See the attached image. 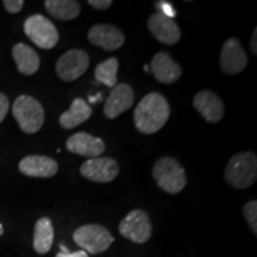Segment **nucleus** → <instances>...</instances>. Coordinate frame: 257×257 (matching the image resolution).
<instances>
[{
  "label": "nucleus",
  "mask_w": 257,
  "mask_h": 257,
  "mask_svg": "<svg viewBox=\"0 0 257 257\" xmlns=\"http://www.w3.org/2000/svg\"><path fill=\"white\" fill-rule=\"evenodd\" d=\"M170 107L160 93H149L138 102L134 112L135 126L141 134L153 135L165 126L169 119Z\"/></svg>",
  "instance_id": "nucleus-1"
},
{
  "label": "nucleus",
  "mask_w": 257,
  "mask_h": 257,
  "mask_svg": "<svg viewBox=\"0 0 257 257\" xmlns=\"http://www.w3.org/2000/svg\"><path fill=\"white\" fill-rule=\"evenodd\" d=\"M225 181L232 188L245 189L257 179V156L252 152H242L231 157L224 172Z\"/></svg>",
  "instance_id": "nucleus-2"
},
{
  "label": "nucleus",
  "mask_w": 257,
  "mask_h": 257,
  "mask_svg": "<svg viewBox=\"0 0 257 257\" xmlns=\"http://www.w3.org/2000/svg\"><path fill=\"white\" fill-rule=\"evenodd\" d=\"M153 178L159 187L169 194H178L187 184L186 172L175 159L161 157L153 168Z\"/></svg>",
  "instance_id": "nucleus-3"
},
{
  "label": "nucleus",
  "mask_w": 257,
  "mask_h": 257,
  "mask_svg": "<svg viewBox=\"0 0 257 257\" xmlns=\"http://www.w3.org/2000/svg\"><path fill=\"white\" fill-rule=\"evenodd\" d=\"M15 119L25 134H36L44 124V110L41 102L30 95H19L12 106Z\"/></svg>",
  "instance_id": "nucleus-4"
},
{
  "label": "nucleus",
  "mask_w": 257,
  "mask_h": 257,
  "mask_svg": "<svg viewBox=\"0 0 257 257\" xmlns=\"http://www.w3.org/2000/svg\"><path fill=\"white\" fill-rule=\"evenodd\" d=\"M73 239L81 250L91 255L106 251L114 240L110 231L99 224L82 225L73 233Z\"/></svg>",
  "instance_id": "nucleus-5"
},
{
  "label": "nucleus",
  "mask_w": 257,
  "mask_h": 257,
  "mask_svg": "<svg viewBox=\"0 0 257 257\" xmlns=\"http://www.w3.org/2000/svg\"><path fill=\"white\" fill-rule=\"evenodd\" d=\"M23 28L29 40L41 49H53L59 42V32L55 25L42 15L28 17Z\"/></svg>",
  "instance_id": "nucleus-6"
},
{
  "label": "nucleus",
  "mask_w": 257,
  "mask_h": 257,
  "mask_svg": "<svg viewBox=\"0 0 257 257\" xmlns=\"http://www.w3.org/2000/svg\"><path fill=\"white\" fill-rule=\"evenodd\" d=\"M118 230L124 238L137 244L147 243L153 233L152 221L143 210L128 212L118 225Z\"/></svg>",
  "instance_id": "nucleus-7"
},
{
  "label": "nucleus",
  "mask_w": 257,
  "mask_h": 257,
  "mask_svg": "<svg viewBox=\"0 0 257 257\" xmlns=\"http://www.w3.org/2000/svg\"><path fill=\"white\" fill-rule=\"evenodd\" d=\"M89 67V56L81 49H72L57 60L55 69L57 76L66 82L75 81Z\"/></svg>",
  "instance_id": "nucleus-8"
},
{
  "label": "nucleus",
  "mask_w": 257,
  "mask_h": 257,
  "mask_svg": "<svg viewBox=\"0 0 257 257\" xmlns=\"http://www.w3.org/2000/svg\"><path fill=\"white\" fill-rule=\"evenodd\" d=\"M80 174L92 182L108 184L119 174V165L111 157H95L82 163Z\"/></svg>",
  "instance_id": "nucleus-9"
},
{
  "label": "nucleus",
  "mask_w": 257,
  "mask_h": 257,
  "mask_svg": "<svg viewBox=\"0 0 257 257\" xmlns=\"http://www.w3.org/2000/svg\"><path fill=\"white\" fill-rule=\"evenodd\" d=\"M220 70L227 75H237L248 66V57L237 38H229L221 47Z\"/></svg>",
  "instance_id": "nucleus-10"
},
{
  "label": "nucleus",
  "mask_w": 257,
  "mask_h": 257,
  "mask_svg": "<svg viewBox=\"0 0 257 257\" xmlns=\"http://www.w3.org/2000/svg\"><path fill=\"white\" fill-rule=\"evenodd\" d=\"M193 106L205 120L211 124L219 123L224 118L225 108L221 99L210 89L197 93L193 99Z\"/></svg>",
  "instance_id": "nucleus-11"
},
{
  "label": "nucleus",
  "mask_w": 257,
  "mask_h": 257,
  "mask_svg": "<svg viewBox=\"0 0 257 257\" xmlns=\"http://www.w3.org/2000/svg\"><path fill=\"white\" fill-rule=\"evenodd\" d=\"M88 41L106 51H114L124 44V34L112 24H95L89 29Z\"/></svg>",
  "instance_id": "nucleus-12"
},
{
  "label": "nucleus",
  "mask_w": 257,
  "mask_h": 257,
  "mask_svg": "<svg viewBox=\"0 0 257 257\" xmlns=\"http://www.w3.org/2000/svg\"><path fill=\"white\" fill-rule=\"evenodd\" d=\"M147 25L155 40L166 46L176 44L181 37V31H180L178 24L173 19L160 14V12L150 16Z\"/></svg>",
  "instance_id": "nucleus-13"
},
{
  "label": "nucleus",
  "mask_w": 257,
  "mask_h": 257,
  "mask_svg": "<svg viewBox=\"0 0 257 257\" xmlns=\"http://www.w3.org/2000/svg\"><path fill=\"white\" fill-rule=\"evenodd\" d=\"M135 101V93L127 83L115 85L105 102L104 114L107 119H115L121 113L131 108Z\"/></svg>",
  "instance_id": "nucleus-14"
},
{
  "label": "nucleus",
  "mask_w": 257,
  "mask_h": 257,
  "mask_svg": "<svg viewBox=\"0 0 257 257\" xmlns=\"http://www.w3.org/2000/svg\"><path fill=\"white\" fill-rule=\"evenodd\" d=\"M66 148L72 154L95 159L105 152V143L101 138L87 133H76L67 140Z\"/></svg>",
  "instance_id": "nucleus-15"
},
{
  "label": "nucleus",
  "mask_w": 257,
  "mask_h": 257,
  "mask_svg": "<svg viewBox=\"0 0 257 257\" xmlns=\"http://www.w3.org/2000/svg\"><path fill=\"white\" fill-rule=\"evenodd\" d=\"M19 170L22 174L30 178H53L59 170V165L55 160L48 156L30 155L24 157L19 162Z\"/></svg>",
  "instance_id": "nucleus-16"
},
{
  "label": "nucleus",
  "mask_w": 257,
  "mask_h": 257,
  "mask_svg": "<svg viewBox=\"0 0 257 257\" xmlns=\"http://www.w3.org/2000/svg\"><path fill=\"white\" fill-rule=\"evenodd\" d=\"M150 68L157 81L167 85L178 81L182 74L181 67L165 51L155 54L150 63Z\"/></svg>",
  "instance_id": "nucleus-17"
},
{
  "label": "nucleus",
  "mask_w": 257,
  "mask_h": 257,
  "mask_svg": "<svg viewBox=\"0 0 257 257\" xmlns=\"http://www.w3.org/2000/svg\"><path fill=\"white\" fill-rule=\"evenodd\" d=\"M12 57H14L18 72L23 75H34L40 69V56L28 44H16L12 48Z\"/></svg>",
  "instance_id": "nucleus-18"
},
{
  "label": "nucleus",
  "mask_w": 257,
  "mask_h": 257,
  "mask_svg": "<svg viewBox=\"0 0 257 257\" xmlns=\"http://www.w3.org/2000/svg\"><path fill=\"white\" fill-rule=\"evenodd\" d=\"M92 115V108L81 98L74 99L69 110L60 115V125L66 130H70L85 123Z\"/></svg>",
  "instance_id": "nucleus-19"
},
{
  "label": "nucleus",
  "mask_w": 257,
  "mask_h": 257,
  "mask_svg": "<svg viewBox=\"0 0 257 257\" xmlns=\"http://www.w3.org/2000/svg\"><path fill=\"white\" fill-rule=\"evenodd\" d=\"M54 242V226L50 218L43 217L35 224L34 230V249L40 255L49 252Z\"/></svg>",
  "instance_id": "nucleus-20"
},
{
  "label": "nucleus",
  "mask_w": 257,
  "mask_h": 257,
  "mask_svg": "<svg viewBox=\"0 0 257 257\" xmlns=\"http://www.w3.org/2000/svg\"><path fill=\"white\" fill-rule=\"evenodd\" d=\"M46 10L57 21H73L78 18L81 6L75 0H46Z\"/></svg>",
  "instance_id": "nucleus-21"
},
{
  "label": "nucleus",
  "mask_w": 257,
  "mask_h": 257,
  "mask_svg": "<svg viewBox=\"0 0 257 257\" xmlns=\"http://www.w3.org/2000/svg\"><path fill=\"white\" fill-rule=\"evenodd\" d=\"M119 62L115 57H110L100 62L94 69V76L96 81L104 83L107 87L113 88L117 85V73Z\"/></svg>",
  "instance_id": "nucleus-22"
},
{
  "label": "nucleus",
  "mask_w": 257,
  "mask_h": 257,
  "mask_svg": "<svg viewBox=\"0 0 257 257\" xmlns=\"http://www.w3.org/2000/svg\"><path fill=\"white\" fill-rule=\"evenodd\" d=\"M243 214L248 221L250 229L253 233H257V201L251 200L246 202L243 207Z\"/></svg>",
  "instance_id": "nucleus-23"
},
{
  "label": "nucleus",
  "mask_w": 257,
  "mask_h": 257,
  "mask_svg": "<svg viewBox=\"0 0 257 257\" xmlns=\"http://www.w3.org/2000/svg\"><path fill=\"white\" fill-rule=\"evenodd\" d=\"M3 4H4V8L9 14L16 15L22 11L24 6V2L23 0H4Z\"/></svg>",
  "instance_id": "nucleus-24"
},
{
  "label": "nucleus",
  "mask_w": 257,
  "mask_h": 257,
  "mask_svg": "<svg viewBox=\"0 0 257 257\" xmlns=\"http://www.w3.org/2000/svg\"><path fill=\"white\" fill-rule=\"evenodd\" d=\"M10 108V100L4 93L0 92V123L5 119Z\"/></svg>",
  "instance_id": "nucleus-25"
},
{
  "label": "nucleus",
  "mask_w": 257,
  "mask_h": 257,
  "mask_svg": "<svg viewBox=\"0 0 257 257\" xmlns=\"http://www.w3.org/2000/svg\"><path fill=\"white\" fill-rule=\"evenodd\" d=\"M88 5H91L93 9L99 10V11H104L107 10L112 5L111 0H88Z\"/></svg>",
  "instance_id": "nucleus-26"
},
{
  "label": "nucleus",
  "mask_w": 257,
  "mask_h": 257,
  "mask_svg": "<svg viewBox=\"0 0 257 257\" xmlns=\"http://www.w3.org/2000/svg\"><path fill=\"white\" fill-rule=\"evenodd\" d=\"M156 8H159L160 10L163 9V12H160V14L167 16V17L170 18V19H173V17H174V16L176 15L174 9L172 8V5L167 4V3H157Z\"/></svg>",
  "instance_id": "nucleus-27"
},
{
  "label": "nucleus",
  "mask_w": 257,
  "mask_h": 257,
  "mask_svg": "<svg viewBox=\"0 0 257 257\" xmlns=\"http://www.w3.org/2000/svg\"><path fill=\"white\" fill-rule=\"evenodd\" d=\"M55 257H88V253L86 251H83V250H79V251L68 252V253L59 252V253H56Z\"/></svg>",
  "instance_id": "nucleus-28"
},
{
  "label": "nucleus",
  "mask_w": 257,
  "mask_h": 257,
  "mask_svg": "<svg viewBox=\"0 0 257 257\" xmlns=\"http://www.w3.org/2000/svg\"><path fill=\"white\" fill-rule=\"evenodd\" d=\"M250 50L253 55H257V29L253 30L251 40H250Z\"/></svg>",
  "instance_id": "nucleus-29"
},
{
  "label": "nucleus",
  "mask_w": 257,
  "mask_h": 257,
  "mask_svg": "<svg viewBox=\"0 0 257 257\" xmlns=\"http://www.w3.org/2000/svg\"><path fill=\"white\" fill-rule=\"evenodd\" d=\"M60 249H61V252H62V253H68V252H70L69 250H68V248H67L66 245H63V244H60Z\"/></svg>",
  "instance_id": "nucleus-30"
},
{
  "label": "nucleus",
  "mask_w": 257,
  "mask_h": 257,
  "mask_svg": "<svg viewBox=\"0 0 257 257\" xmlns=\"http://www.w3.org/2000/svg\"><path fill=\"white\" fill-rule=\"evenodd\" d=\"M98 98H101V94H98L96 96H89V101L95 102L96 99H98Z\"/></svg>",
  "instance_id": "nucleus-31"
},
{
  "label": "nucleus",
  "mask_w": 257,
  "mask_h": 257,
  "mask_svg": "<svg viewBox=\"0 0 257 257\" xmlns=\"http://www.w3.org/2000/svg\"><path fill=\"white\" fill-rule=\"evenodd\" d=\"M3 233H4V227H3V224L0 223V237L3 236Z\"/></svg>",
  "instance_id": "nucleus-32"
},
{
  "label": "nucleus",
  "mask_w": 257,
  "mask_h": 257,
  "mask_svg": "<svg viewBox=\"0 0 257 257\" xmlns=\"http://www.w3.org/2000/svg\"><path fill=\"white\" fill-rule=\"evenodd\" d=\"M144 70H146V73H149V66H144Z\"/></svg>",
  "instance_id": "nucleus-33"
}]
</instances>
